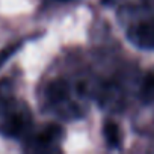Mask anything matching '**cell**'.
<instances>
[{
  "instance_id": "6da1fadb",
  "label": "cell",
  "mask_w": 154,
  "mask_h": 154,
  "mask_svg": "<svg viewBox=\"0 0 154 154\" xmlns=\"http://www.w3.org/2000/svg\"><path fill=\"white\" fill-rule=\"evenodd\" d=\"M32 128L29 107L17 100L8 98L0 106V131L11 137H21Z\"/></svg>"
},
{
  "instance_id": "7a4b0ae2",
  "label": "cell",
  "mask_w": 154,
  "mask_h": 154,
  "mask_svg": "<svg viewBox=\"0 0 154 154\" xmlns=\"http://www.w3.org/2000/svg\"><path fill=\"white\" fill-rule=\"evenodd\" d=\"M74 89L69 82L56 79L45 86V103L59 115L63 116H79L82 113L80 106L74 100Z\"/></svg>"
},
{
  "instance_id": "3957f363",
  "label": "cell",
  "mask_w": 154,
  "mask_h": 154,
  "mask_svg": "<svg viewBox=\"0 0 154 154\" xmlns=\"http://www.w3.org/2000/svg\"><path fill=\"white\" fill-rule=\"evenodd\" d=\"M128 39L145 50H154V20L142 21L128 29Z\"/></svg>"
},
{
  "instance_id": "277c9868",
  "label": "cell",
  "mask_w": 154,
  "mask_h": 154,
  "mask_svg": "<svg viewBox=\"0 0 154 154\" xmlns=\"http://www.w3.org/2000/svg\"><path fill=\"white\" fill-rule=\"evenodd\" d=\"M60 139H62V128L54 124H50V125H45L41 131H38L30 139V143L33 149L45 151V149L56 148Z\"/></svg>"
},
{
  "instance_id": "5b68a950",
  "label": "cell",
  "mask_w": 154,
  "mask_h": 154,
  "mask_svg": "<svg viewBox=\"0 0 154 154\" xmlns=\"http://www.w3.org/2000/svg\"><path fill=\"white\" fill-rule=\"evenodd\" d=\"M103 134L106 139V143L110 148H121L122 145V133L119 125H116L115 122H106L104 128H103Z\"/></svg>"
},
{
  "instance_id": "8992f818",
  "label": "cell",
  "mask_w": 154,
  "mask_h": 154,
  "mask_svg": "<svg viewBox=\"0 0 154 154\" xmlns=\"http://www.w3.org/2000/svg\"><path fill=\"white\" fill-rule=\"evenodd\" d=\"M140 98L145 103H154V68L149 69L143 80H142V86H140Z\"/></svg>"
},
{
  "instance_id": "52a82bcc",
  "label": "cell",
  "mask_w": 154,
  "mask_h": 154,
  "mask_svg": "<svg viewBox=\"0 0 154 154\" xmlns=\"http://www.w3.org/2000/svg\"><path fill=\"white\" fill-rule=\"evenodd\" d=\"M17 48H18V45L15 44V45H11V47H8V48H5V50L0 51V66H2V65L17 51Z\"/></svg>"
},
{
  "instance_id": "ba28073f",
  "label": "cell",
  "mask_w": 154,
  "mask_h": 154,
  "mask_svg": "<svg viewBox=\"0 0 154 154\" xmlns=\"http://www.w3.org/2000/svg\"><path fill=\"white\" fill-rule=\"evenodd\" d=\"M60 2H68V0H60Z\"/></svg>"
}]
</instances>
